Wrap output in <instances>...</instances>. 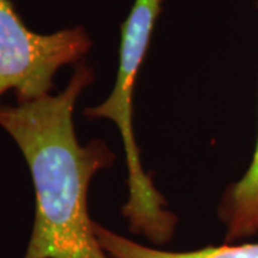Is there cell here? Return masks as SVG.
Masks as SVG:
<instances>
[{
  "label": "cell",
  "instance_id": "obj_1",
  "mask_svg": "<svg viewBox=\"0 0 258 258\" xmlns=\"http://www.w3.org/2000/svg\"><path fill=\"white\" fill-rule=\"evenodd\" d=\"M92 82L93 71L82 62L57 95L0 105V126L23 154L35 188V221L23 258H111L95 235L88 188L115 155L101 139L81 145L74 125L76 101Z\"/></svg>",
  "mask_w": 258,
  "mask_h": 258
},
{
  "label": "cell",
  "instance_id": "obj_2",
  "mask_svg": "<svg viewBox=\"0 0 258 258\" xmlns=\"http://www.w3.org/2000/svg\"><path fill=\"white\" fill-rule=\"evenodd\" d=\"M164 0H135L128 18L120 26L119 69L111 96L96 108H88L89 118H106L119 128L128 165V201L122 214L134 234H141L155 244H165L174 237L175 214L165 210V200L154 186L141 162L139 148L132 129V99L141 64L147 55Z\"/></svg>",
  "mask_w": 258,
  "mask_h": 258
},
{
  "label": "cell",
  "instance_id": "obj_3",
  "mask_svg": "<svg viewBox=\"0 0 258 258\" xmlns=\"http://www.w3.org/2000/svg\"><path fill=\"white\" fill-rule=\"evenodd\" d=\"M92 47L83 26L36 33L25 25L12 0H0V98L15 91L18 103L50 95L56 72L82 60Z\"/></svg>",
  "mask_w": 258,
  "mask_h": 258
},
{
  "label": "cell",
  "instance_id": "obj_4",
  "mask_svg": "<svg viewBox=\"0 0 258 258\" xmlns=\"http://www.w3.org/2000/svg\"><path fill=\"white\" fill-rule=\"evenodd\" d=\"M257 6H258V0ZM228 242L245 240L258 234V141L247 172L228 186L218 207Z\"/></svg>",
  "mask_w": 258,
  "mask_h": 258
}]
</instances>
